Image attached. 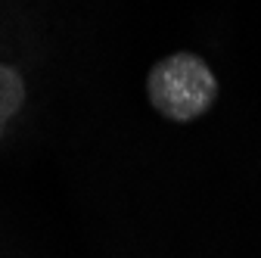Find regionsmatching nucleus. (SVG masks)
<instances>
[{
  "mask_svg": "<svg viewBox=\"0 0 261 258\" xmlns=\"http://www.w3.org/2000/svg\"><path fill=\"white\" fill-rule=\"evenodd\" d=\"M146 93L152 109L168 121H193L212 109L218 96L215 72L196 53H171L149 69Z\"/></svg>",
  "mask_w": 261,
  "mask_h": 258,
  "instance_id": "f257e3e1",
  "label": "nucleus"
},
{
  "mask_svg": "<svg viewBox=\"0 0 261 258\" xmlns=\"http://www.w3.org/2000/svg\"><path fill=\"white\" fill-rule=\"evenodd\" d=\"M22 100H25V84H22L19 72L10 66H0V137H4L13 115L19 112Z\"/></svg>",
  "mask_w": 261,
  "mask_h": 258,
  "instance_id": "f03ea898",
  "label": "nucleus"
}]
</instances>
